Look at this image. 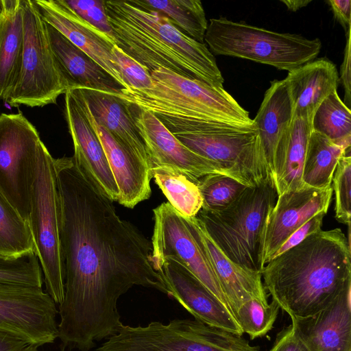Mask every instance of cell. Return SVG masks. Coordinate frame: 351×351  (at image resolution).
<instances>
[{
    "label": "cell",
    "instance_id": "1",
    "mask_svg": "<svg viewBox=\"0 0 351 351\" xmlns=\"http://www.w3.org/2000/svg\"><path fill=\"white\" fill-rule=\"evenodd\" d=\"M56 167L64 265L58 338L63 348L90 351L118 332L123 324L117 302L133 286L168 290L149 240L119 216L73 157L56 158Z\"/></svg>",
    "mask_w": 351,
    "mask_h": 351
},
{
    "label": "cell",
    "instance_id": "2",
    "mask_svg": "<svg viewBox=\"0 0 351 351\" xmlns=\"http://www.w3.org/2000/svg\"><path fill=\"white\" fill-rule=\"evenodd\" d=\"M263 286L291 319L311 317L351 285L350 239L339 228L319 230L272 258Z\"/></svg>",
    "mask_w": 351,
    "mask_h": 351
},
{
    "label": "cell",
    "instance_id": "3",
    "mask_svg": "<svg viewBox=\"0 0 351 351\" xmlns=\"http://www.w3.org/2000/svg\"><path fill=\"white\" fill-rule=\"evenodd\" d=\"M115 45L150 73L158 68L223 87L214 55L204 43L181 31L165 15L132 0L104 1Z\"/></svg>",
    "mask_w": 351,
    "mask_h": 351
},
{
    "label": "cell",
    "instance_id": "4",
    "mask_svg": "<svg viewBox=\"0 0 351 351\" xmlns=\"http://www.w3.org/2000/svg\"><path fill=\"white\" fill-rule=\"evenodd\" d=\"M145 90L122 88L112 95L153 113L173 135L237 131L255 126L253 119L223 87L212 86L169 69L151 72Z\"/></svg>",
    "mask_w": 351,
    "mask_h": 351
},
{
    "label": "cell",
    "instance_id": "5",
    "mask_svg": "<svg viewBox=\"0 0 351 351\" xmlns=\"http://www.w3.org/2000/svg\"><path fill=\"white\" fill-rule=\"evenodd\" d=\"M278 197L274 183L247 186L228 206L201 208L196 217L211 239L233 263L261 273V240L267 217Z\"/></svg>",
    "mask_w": 351,
    "mask_h": 351
},
{
    "label": "cell",
    "instance_id": "6",
    "mask_svg": "<svg viewBox=\"0 0 351 351\" xmlns=\"http://www.w3.org/2000/svg\"><path fill=\"white\" fill-rule=\"evenodd\" d=\"M204 41L213 55L246 59L288 72L315 60L322 48L319 38L276 32L225 17L210 19Z\"/></svg>",
    "mask_w": 351,
    "mask_h": 351
},
{
    "label": "cell",
    "instance_id": "7",
    "mask_svg": "<svg viewBox=\"0 0 351 351\" xmlns=\"http://www.w3.org/2000/svg\"><path fill=\"white\" fill-rule=\"evenodd\" d=\"M61 204L56 158L45 145L39 152L32 187L28 224L34 252L44 274L46 292L56 304L64 295V265L60 242Z\"/></svg>",
    "mask_w": 351,
    "mask_h": 351
},
{
    "label": "cell",
    "instance_id": "8",
    "mask_svg": "<svg viewBox=\"0 0 351 351\" xmlns=\"http://www.w3.org/2000/svg\"><path fill=\"white\" fill-rule=\"evenodd\" d=\"M96 351H259V348L242 335L197 319H175L167 324H123Z\"/></svg>",
    "mask_w": 351,
    "mask_h": 351
},
{
    "label": "cell",
    "instance_id": "9",
    "mask_svg": "<svg viewBox=\"0 0 351 351\" xmlns=\"http://www.w3.org/2000/svg\"><path fill=\"white\" fill-rule=\"evenodd\" d=\"M23 50L18 80L6 101L12 106L56 104L68 90L56 62L47 23L33 0H22Z\"/></svg>",
    "mask_w": 351,
    "mask_h": 351
},
{
    "label": "cell",
    "instance_id": "10",
    "mask_svg": "<svg viewBox=\"0 0 351 351\" xmlns=\"http://www.w3.org/2000/svg\"><path fill=\"white\" fill-rule=\"evenodd\" d=\"M44 145L22 112L0 114V191L27 223L37 159Z\"/></svg>",
    "mask_w": 351,
    "mask_h": 351
},
{
    "label": "cell",
    "instance_id": "11",
    "mask_svg": "<svg viewBox=\"0 0 351 351\" xmlns=\"http://www.w3.org/2000/svg\"><path fill=\"white\" fill-rule=\"evenodd\" d=\"M153 213L152 256L154 267L156 264L167 260L176 262L231 311L213 269L191 234L183 216L169 202L162 203Z\"/></svg>",
    "mask_w": 351,
    "mask_h": 351
},
{
    "label": "cell",
    "instance_id": "12",
    "mask_svg": "<svg viewBox=\"0 0 351 351\" xmlns=\"http://www.w3.org/2000/svg\"><path fill=\"white\" fill-rule=\"evenodd\" d=\"M42 287L0 282V330L38 346L58 337V310Z\"/></svg>",
    "mask_w": 351,
    "mask_h": 351
},
{
    "label": "cell",
    "instance_id": "13",
    "mask_svg": "<svg viewBox=\"0 0 351 351\" xmlns=\"http://www.w3.org/2000/svg\"><path fill=\"white\" fill-rule=\"evenodd\" d=\"M332 191V186L315 189L306 185L300 189L286 191L278 196L263 228L262 269L292 233L316 214L327 213Z\"/></svg>",
    "mask_w": 351,
    "mask_h": 351
},
{
    "label": "cell",
    "instance_id": "14",
    "mask_svg": "<svg viewBox=\"0 0 351 351\" xmlns=\"http://www.w3.org/2000/svg\"><path fill=\"white\" fill-rule=\"evenodd\" d=\"M128 104L146 147L150 166L174 168L195 182L209 174H224L217 163L197 154L181 143L153 113Z\"/></svg>",
    "mask_w": 351,
    "mask_h": 351
},
{
    "label": "cell",
    "instance_id": "15",
    "mask_svg": "<svg viewBox=\"0 0 351 351\" xmlns=\"http://www.w3.org/2000/svg\"><path fill=\"white\" fill-rule=\"evenodd\" d=\"M64 117L73 143L75 162L111 201H117L119 190L114 177L79 89L64 93Z\"/></svg>",
    "mask_w": 351,
    "mask_h": 351
},
{
    "label": "cell",
    "instance_id": "16",
    "mask_svg": "<svg viewBox=\"0 0 351 351\" xmlns=\"http://www.w3.org/2000/svg\"><path fill=\"white\" fill-rule=\"evenodd\" d=\"M167 287V295L177 300L195 319L208 325L243 335L232 311L180 264L171 260L155 265Z\"/></svg>",
    "mask_w": 351,
    "mask_h": 351
},
{
    "label": "cell",
    "instance_id": "17",
    "mask_svg": "<svg viewBox=\"0 0 351 351\" xmlns=\"http://www.w3.org/2000/svg\"><path fill=\"white\" fill-rule=\"evenodd\" d=\"M183 218L213 269L234 317L239 308L251 299L268 302L261 273L245 269L228 258L196 216Z\"/></svg>",
    "mask_w": 351,
    "mask_h": 351
},
{
    "label": "cell",
    "instance_id": "18",
    "mask_svg": "<svg viewBox=\"0 0 351 351\" xmlns=\"http://www.w3.org/2000/svg\"><path fill=\"white\" fill-rule=\"evenodd\" d=\"M43 19L84 51L124 88L122 77L113 63V38L82 19L64 0H34Z\"/></svg>",
    "mask_w": 351,
    "mask_h": 351
},
{
    "label": "cell",
    "instance_id": "19",
    "mask_svg": "<svg viewBox=\"0 0 351 351\" xmlns=\"http://www.w3.org/2000/svg\"><path fill=\"white\" fill-rule=\"evenodd\" d=\"M291 322L309 351H351V285L315 315Z\"/></svg>",
    "mask_w": 351,
    "mask_h": 351
},
{
    "label": "cell",
    "instance_id": "20",
    "mask_svg": "<svg viewBox=\"0 0 351 351\" xmlns=\"http://www.w3.org/2000/svg\"><path fill=\"white\" fill-rule=\"evenodd\" d=\"M83 98L87 114L101 143L117 183L119 190L117 202L132 208L151 196L150 167L123 147L105 128L97 123L84 96Z\"/></svg>",
    "mask_w": 351,
    "mask_h": 351
},
{
    "label": "cell",
    "instance_id": "21",
    "mask_svg": "<svg viewBox=\"0 0 351 351\" xmlns=\"http://www.w3.org/2000/svg\"><path fill=\"white\" fill-rule=\"evenodd\" d=\"M47 29L56 62L68 90L89 88L117 93L124 88L92 58L53 27L47 23Z\"/></svg>",
    "mask_w": 351,
    "mask_h": 351
},
{
    "label": "cell",
    "instance_id": "22",
    "mask_svg": "<svg viewBox=\"0 0 351 351\" xmlns=\"http://www.w3.org/2000/svg\"><path fill=\"white\" fill-rule=\"evenodd\" d=\"M339 77L336 65L326 58L311 60L289 71L284 81L293 116L313 119L320 104L337 91Z\"/></svg>",
    "mask_w": 351,
    "mask_h": 351
},
{
    "label": "cell",
    "instance_id": "23",
    "mask_svg": "<svg viewBox=\"0 0 351 351\" xmlns=\"http://www.w3.org/2000/svg\"><path fill=\"white\" fill-rule=\"evenodd\" d=\"M79 90L97 123L105 128L123 147L150 167L146 147L129 105L111 93L89 88Z\"/></svg>",
    "mask_w": 351,
    "mask_h": 351
},
{
    "label": "cell",
    "instance_id": "24",
    "mask_svg": "<svg viewBox=\"0 0 351 351\" xmlns=\"http://www.w3.org/2000/svg\"><path fill=\"white\" fill-rule=\"evenodd\" d=\"M292 118V104L284 80L271 81L253 121L268 174L273 182L276 150L280 140L289 129Z\"/></svg>",
    "mask_w": 351,
    "mask_h": 351
},
{
    "label": "cell",
    "instance_id": "25",
    "mask_svg": "<svg viewBox=\"0 0 351 351\" xmlns=\"http://www.w3.org/2000/svg\"><path fill=\"white\" fill-rule=\"evenodd\" d=\"M312 119L293 116L289 129L280 140L275 154L274 182L278 196L306 186L302 171Z\"/></svg>",
    "mask_w": 351,
    "mask_h": 351
},
{
    "label": "cell",
    "instance_id": "26",
    "mask_svg": "<svg viewBox=\"0 0 351 351\" xmlns=\"http://www.w3.org/2000/svg\"><path fill=\"white\" fill-rule=\"evenodd\" d=\"M0 100H7L18 80L23 50L22 0H1Z\"/></svg>",
    "mask_w": 351,
    "mask_h": 351
},
{
    "label": "cell",
    "instance_id": "27",
    "mask_svg": "<svg viewBox=\"0 0 351 351\" xmlns=\"http://www.w3.org/2000/svg\"><path fill=\"white\" fill-rule=\"evenodd\" d=\"M350 147L351 138L332 141L312 130L302 171V178L304 184L315 189L331 186L338 160Z\"/></svg>",
    "mask_w": 351,
    "mask_h": 351
},
{
    "label": "cell",
    "instance_id": "28",
    "mask_svg": "<svg viewBox=\"0 0 351 351\" xmlns=\"http://www.w3.org/2000/svg\"><path fill=\"white\" fill-rule=\"evenodd\" d=\"M150 172L169 203L179 213L185 217L197 215L202 206L197 182L169 167L152 165Z\"/></svg>",
    "mask_w": 351,
    "mask_h": 351
},
{
    "label": "cell",
    "instance_id": "29",
    "mask_svg": "<svg viewBox=\"0 0 351 351\" xmlns=\"http://www.w3.org/2000/svg\"><path fill=\"white\" fill-rule=\"evenodd\" d=\"M145 9L157 11L166 16L184 34L204 43L208 21L202 3L199 0H132Z\"/></svg>",
    "mask_w": 351,
    "mask_h": 351
},
{
    "label": "cell",
    "instance_id": "30",
    "mask_svg": "<svg viewBox=\"0 0 351 351\" xmlns=\"http://www.w3.org/2000/svg\"><path fill=\"white\" fill-rule=\"evenodd\" d=\"M34 252L26 221L0 191V256L15 258Z\"/></svg>",
    "mask_w": 351,
    "mask_h": 351
},
{
    "label": "cell",
    "instance_id": "31",
    "mask_svg": "<svg viewBox=\"0 0 351 351\" xmlns=\"http://www.w3.org/2000/svg\"><path fill=\"white\" fill-rule=\"evenodd\" d=\"M312 130L332 141L351 138V111L337 91L329 95L315 110Z\"/></svg>",
    "mask_w": 351,
    "mask_h": 351
},
{
    "label": "cell",
    "instance_id": "32",
    "mask_svg": "<svg viewBox=\"0 0 351 351\" xmlns=\"http://www.w3.org/2000/svg\"><path fill=\"white\" fill-rule=\"evenodd\" d=\"M279 309L278 304L273 300L269 303L251 299L239 308L235 318L243 332L254 339L265 336L272 329Z\"/></svg>",
    "mask_w": 351,
    "mask_h": 351
},
{
    "label": "cell",
    "instance_id": "33",
    "mask_svg": "<svg viewBox=\"0 0 351 351\" xmlns=\"http://www.w3.org/2000/svg\"><path fill=\"white\" fill-rule=\"evenodd\" d=\"M197 184L202 198V208L207 210L226 208L247 186L220 173L205 176L198 180Z\"/></svg>",
    "mask_w": 351,
    "mask_h": 351
},
{
    "label": "cell",
    "instance_id": "34",
    "mask_svg": "<svg viewBox=\"0 0 351 351\" xmlns=\"http://www.w3.org/2000/svg\"><path fill=\"white\" fill-rule=\"evenodd\" d=\"M0 282L42 287V269L35 252L15 258L0 256Z\"/></svg>",
    "mask_w": 351,
    "mask_h": 351
},
{
    "label": "cell",
    "instance_id": "35",
    "mask_svg": "<svg viewBox=\"0 0 351 351\" xmlns=\"http://www.w3.org/2000/svg\"><path fill=\"white\" fill-rule=\"evenodd\" d=\"M332 189L335 195V219L350 226L351 219V147L339 158L334 172Z\"/></svg>",
    "mask_w": 351,
    "mask_h": 351
},
{
    "label": "cell",
    "instance_id": "36",
    "mask_svg": "<svg viewBox=\"0 0 351 351\" xmlns=\"http://www.w3.org/2000/svg\"><path fill=\"white\" fill-rule=\"evenodd\" d=\"M113 63L123 80L126 89L145 90L153 83L151 73L143 65L114 45L112 51Z\"/></svg>",
    "mask_w": 351,
    "mask_h": 351
},
{
    "label": "cell",
    "instance_id": "37",
    "mask_svg": "<svg viewBox=\"0 0 351 351\" xmlns=\"http://www.w3.org/2000/svg\"><path fill=\"white\" fill-rule=\"evenodd\" d=\"M65 3L82 19L112 38L104 1L64 0Z\"/></svg>",
    "mask_w": 351,
    "mask_h": 351
},
{
    "label": "cell",
    "instance_id": "38",
    "mask_svg": "<svg viewBox=\"0 0 351 351\" xmlns=\"http://www.w3.org/2000/svg\"><path fill=\"white\" fill-rule=\"evenodd\" d=\"M326 213V212L319 213L306 221L287 238L273 255L272 258L298 245L311 234L321 230L323 219Z\"/></svg>",
    "mask_w": 351,
    "mask_h": 351
},
{
    "label": "cell",
    "instance_id": "39",
    "mask_svg": "<svg viewBox=\"0 0 351 351\" xmlns=\"http://www.w3.org/2000/svg\"><path fill=\"white\" fill-rule=\"evenodd\" d=\"M269 351H309L292 324L281 330Z\"/></svg>",
    "mask_w": 351,
    "mask_h": 351
},
{
    "label": "cell",
    "instance_id": "40",
    "mask_svg": "<svg viewBox=\"0 0 351 351\" xmlns=\"http://www.w3.org/2000/svg\"><path fill=\"white\" fill-rule=\"evenodd\" d=\"M346 44L344 50L343 62L340 69V82L344 88V104L350 109L351 102V75H350V62H351V28L346 32Z\"/></svg>",
    "mask_w": 351,
    "mask_h": 351
},
{
    "label": "cell",
    "instance_id": "41",
    "mask_svg": "<svg viewBox=\"0 0 351 351\" xmlns=\"http://www.w3.org/2000/svg\"><path fill=\"white\" fill-rule=\"evenodd\" d=\"M328 3L335 19L341 25L346 32L351 27L350 0H329Z\"/></svg>",
    "mask_w": 351,
    "mask_h": 351
},
{
    "label": "cell",
    "instance_id": "42",
    "mask_svg": "<svg viewBox=\"0 0 351 351\" xmlns=\"http://www.w3.org/2000/svg\"><path fill=\"white\" fill-rule=\"evenodd\" d=\"M35 346L13 334L0 330V351H29Z\"/></svg>",
    "mask_w": 351,
    "mask_h": 351
},
{
    "label": "cell",
    "instance_id": "43",
    "mask_svg": "<svg viewBox=\"0 0 351 351\" xmlns=\"http://www.w3.org/2000/svg\"><path fill=\"white\" fill-rule=\"evenodd\" d=\"M311 1V0H280V2L284 3L287 9L292 12H296L306 6Z\"/></svg>",
    "mask_w": 351,
    "mask_h": 351
},
{
    "label": "cell",
    "instance_id": "44",
    "mask_svg": "<svg viewBox=\"0 0 351 351\" xmlns=\"http://www.w3.org/2000/svg\"><path fill=\"white\" fill-rule=\"evenodd\" d=\"M38 347H39V346H34V347H33V348H32L29 351H39V350H38Z\"/></svg>",
    "mask_w": 351,
    "mask_h": 351
}]
</instances>
